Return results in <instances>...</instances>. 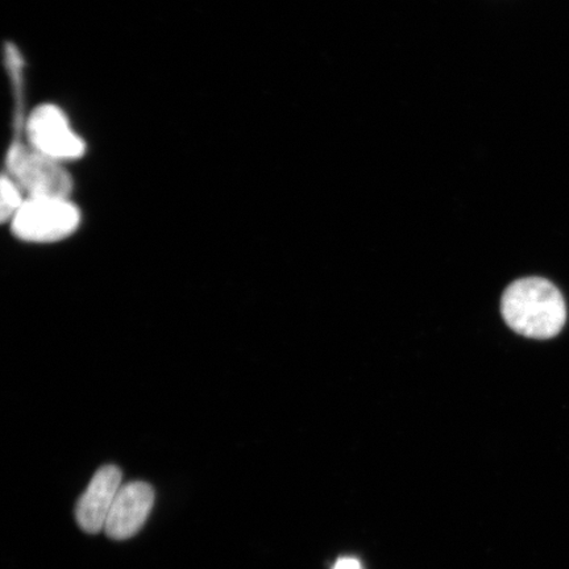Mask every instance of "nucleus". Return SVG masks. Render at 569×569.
I'll use <instances>...</instances> for the list:
<instances>
[{
	"label": "nucleus",
	"instance_id": "obj_4",
	"mask_svg": "<svg viewBox=\"0 0 569 569\" xmlns=\"http://www.w3.org/2000/svg\"><path fill=\"white\" fill-rule=\"evenodd\" d=\"M28 144L59 162L74 161L87 153V142L71 127L59 106L36 107L26 123Z\"/></svg>",
	"mask_w": 569,
	"mask_h": 569
},
{
	"label": "nucleus",
	"instance_id": "obj_2",
	"mask_svg": "<svg viewBox=\"0 0 569 569\" xmlns=\"http://www.w3.org/2000/svg\"><path fill=\"white\" fill-rule=\"evenodd\" d=\"M81 220V211L70 198L27 197L10 223L12 233L19 240L48 244L71 237Z\"/></svg>",
	"mask_w": 569,
	"mask_h": 569
},
{
	"label": "nucleus",
	"instance_id": "obj_6",
	"mask_svg": "<svg viewBox=\"0 0 569 569\" xmlns=\"http://www.w3.org/2000/svg\"><path fill=\"white\" fill-rule=\"evenodd\" d=\"M123 475L117 466L99 468L87 490L77 502L76 519L88 533L104 530L113 501L122 483Z\"/></svg>",
	"mask_w": 569,
	"mask_h": 569
},
{
	"label": "nucleus",
	"instance_id": "obj_5",
	"mask_svg": "<svg viewBox=\"0 0 569 569\" xmlns=\"http://www.w3.org/2000/svg\"><path fill=\"white\" fill-rule=\"evenodd\" d=\"M154 489L144 481H131L120 487L104 526L112 540L130 539L142 529L154 505Z\"/></svg>",
	"mask_w": 569,
	"mask_h": 569
},
{
	"label": "nucleus",
	"instance_id": "obj_1",
	"mask_svg": "<svg viewBox=\"0 0 569 569\" xmlns=\"http://www.w3.org/2000/svg\"><path fill=\"white\" fill-rule=\"evenodd\" d=\"M501 312L511 330L532 339L558 336L567 319L560 291L540 277L511 283L502 296Z\"/></svg>",
	"mask_w": 569,
	"mask_h": 569
},
{
	"label": "nucleus",
	"instance_id": "obj_8",
	"mask_svg": "<svg viewBox=\"0 0 569 569\" xmlns=\"http://www.w3.org/2000/svg\"><path fill=\"white\" fill-rule=\"evenodd\" d=\"M333 569H360V563L356 559H341Z\"/></svg>",
	"mask_w": 569,
	"mask_h": 569
},
{
	"label": "nucleus",
	"instance_id": "obj_7",
	"mask_svg": "<svg viewBox=\"0 0 569 569\" xmlns=\"http://www.w3.org/2000/svg\"><path fill=\"white\" fill-rule=\"evenodd\" d=\"M26 199L27 196L19 184L9 174H4L2 178V204H0V218L3 223L11 222Z\"/></svg>",
	"mask_w": 569,
	"mask_h": 569
},
{
	"label": "nucleus",
	"instance_id": "obj_3",
	"mask_svg": "<svg viewBox=\"0 0 569 569\" xmlns=\"http://www.w3.org/2000/svg\"><path fill=\"white\" fill-rule=\"evenodd\" d=\"M6 168L27 197L70 198L73 191V178L63 163L47 158L24 142H12L6 156Z\"/></svg>",
	"mask_w": 569,
	"mask_h": 569
}]
</instances>
